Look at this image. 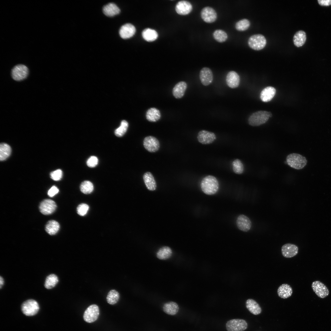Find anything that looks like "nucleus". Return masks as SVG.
I'll list each match as a JSON object with an SVG mask.
<instances>
[{"instance_id": "1", "label": "nucleus", "mask_w": 331, "mask_h": 331, "mask_svg": "<svg viewBox=\"0 0 331 331\" xmlns=\"http://www.w3.org/2000/svg\"><path fill=\"white\" fill-rule=\"evenodd\" d=\"M200 185L203 192L208 195H213L216 193L219 187L217 179L215 177L211 175L203 178Z\"/></svg>"}, {"instance_id": "2", "label": "nucleus", "mask_w": 331, "mask_h": 331, "mask_svg": "<svg viewBox=\"0 0 331 331\" xmlns=\"http://www.w3.org/2000/svg\"><path fill=\"white\" fill-rule=\"evenodd\" d=\"M286 162L291 167L300 169L306 165L307 160L305 157L298 154L293 153L287 156Z\"/></svg>"}, {"instance_id": "3", "label": "nucleus", "mask_w": 331, "mask_h": 331, "mask_svg": "<svg viewBox=\"0 0 331 331\" xmlns=\"http://www.w3.org/2000/svg\"><path fill=\"white\" fill-rule=\"evenodd\" d=\"M272 116V114L270 112L259 111L250 116L248 119V123L252 126H259L265 123Z\"/></svg>"}, {"instance_id": "4", "label": "nucleus", "mask_w": 331, "mask_h": 331, "mask_svg": "<svg viewBox=\"0 0 331 331\" xmlns=\"http://www.w3.org/2000/svg\"><path fill=\"white\" fill-rule=\"evenodd\" d=\"M266 40L265 37L261 34L252 35L248 40V44L252 49L255 50H260L264 48L266 44Z\"/></svg>"}, {"instance_id": "5", "label": "nucleus", "mask_w": 331, "mask_h": 331, "mask_svg": "<svg viewBox=\"0 0 331 331\" xmlns=\"http://www.w3.org/2000/svg\"><path fill=\"white\" fill-rule=\"evenodd\" d=\"M21 309L23 313L28 316L36 314L39 310V306L36 301L30 299L27 300L22 304Z\"/></svg>"}, {"instance_id": "6", "label": "nucleus", "mask_w": 331, "mask_h": 331, "mask_svg": "<svg viewBox=\"0 0 331 331\" xmlns=\"http://www.w3.org/2000/svg\"><path fill=\"white\" fill-rule=\"evenodd\" d=\"M99 314L98 306L96 304H92L88 306L84 312L83 318L88 323H92L98 318Z\"/></svg>"}, {"instance_id": "7", "label": "nucleus", "mask_w": 331, "mask_h": 331, "mask_svg": "<svg viewBox=\"0 0 331 331\" xmlns=\"http://www.w3.org/2000/svg\"><path fill=\"white\" fill-rule=\"evenodd\" d=\"M247 324L244 320L236 319L230 320L226 324L227 331H243L247 328Z\"/></svg>"}, {"instance_id": "8", "label": "nucleus", "mask_w": 331, "mask_h": 331, "mask_svg": "<svg viewBox=\"0 0 331 331\" xmlns=\"http://www.w3.org/2000/svg\"><path fill=\"white\" fill-rule=\"evenodd\" d=\"M29 74V69L25 65L20 64L15 66L11 71V75L13 78L17 81H20L24 80L27 76Z\"/></svg>"}, {"instance_id": "9", "label": "nucleus", "mask_w": 331, "mask_h": 331, "mask_svg": "<svg viewBox=\"0 0 331 331\" xmlns=\"http://www.w3.org/2000/svg\"><path fill=\"white\" fill-rule=\"evenodd\" d=\"M197 138L200 143L207 145L213 143L216 139V136L213 132L202 130L198 132Z\"/></svg>"}, {"instance_id": "10", "label": "nucleus", "mask_w": 331, "mask_h": 331, "mask_svg": "<svg viewBox=\"0 0 331 331\" xmlns=\"http://www.w3.org/2000/svg\"><path fill=\"white\" fill-rule=\"evenodd\" d=\"M201 16L205 22L210 23L215 22L217 18V14L212 8L207 6L204 8L201 12Z\"/></svg>"}, {"instance_id": "11", "label": "nucleus", "mask_w": 331, "mask_h": 331, "mask_svg": "<svg viewBox=\"0 0 331 331\" xmlns=\"http://www.w3.org/2000/svg\"><path fill=\"white\" fill-rule=\"evenodd\" d=\"M57 207L56 203L53 200L49 199L44 200L40 203L39 209L44 215H48L53 213Z\"/></svg>"}, {"instance_id": "12", "label": "nucleus", "mask_w": 331, "mask_h": 331, "mask_svg": "<svg viewBox=\"0 0 331 331\" xmlns=\"http://www.w3.org/2000/svg\"><path fill=\"white\" fill-rule=\"evenodd\" d=\"M143 145L145 149L150 152L157 151L160 147V143L158 139L151 136L146 137L144 138Z\"/></svg>"}, {"instance_id": "13", "label": "nucleus", "mask_w": 331, "mask_h": 331, "mask_svg": "<svg viewBox=\"0 0 331 331\" xmlns=\"http://www.w3.org/2000/svg\"><path fill=\"white\" fill-rule=\"evenodd\" d=\"M311 287L313 291L320 298H324L329 295V291L327 287L320 281L313 282L312 284Z\"/></svg>"}, {"instance_id": "14", "label": "nucleus", "mask_w": 331, "mask_h": 331, "mask_svg": "<svg viewBox=\"0 0 331 331\" xmlns=\"http://www.w3.org/2000/svg\"><path fill=\"white\" fill-rule=\"evenodd\" d=\"M199 78L202 84L207 86L211 83L213 80V75L211 69L207 67H204L200 70Z\"/></svg>"}, {"instance_id": "15", "label": "nucleus", "mask_w": 331, "mask_h": 331, "mask_svg": "<svg viewBox=\"0 0 331 331\" xmlns=\"http://www.w3.org/2000/svg\"><path fill=\"white\" fill-rule=\"evenodd\" d=\"M236 224L239 229L245 232L248 231L252 226L249 218L244 215H241L237 217Z\"/></svg>"}, {"instance_id": "16", "label": "nucleus", "mask_w": 331, "mask_h": 331, "mask_svg": "<svg viewBox=\"0 0 331 331\" xmlns=\"http://www.w3.org/2000/svg\"><path fill=\"white\" fill-rule=\"evenodd\" d=\"M281 253L283 256L286 258H291L296 256L298 252V248L295 245L287 243L281 247Z\"/></svg>"}, {"instance_id": "17", "label": "nucleus", "mask_w": 331, "mask_h": 331, "mask_svg": "<svg viewBox=\"0 0 331 331\" xmlns=\"http://www.w3.org/2000/svg\"><path fill=\"white\" fill-rule=\"evenodd\" d=\"M192 6L188 1H181L177 4L175 10L177 13L181 15H186L192 11Z\"/></svg>"}, {"instance_id": "18", "label": "nucleus", "mask_w": 331, "mask_h": 331, "mask_svg": "<svg viewBox=\"0 0 331 331\" xmlns=\"http://www.w3.org/2000/svg\"><path fill=\"white\" fill-rule=\"evenodd\" d=\"M240 78L238 74L234 71H230L226 77V82L227 86L231 88L237 87L239 85Z\"/></svg>"}, {"instance_id": "19", "label": "nucleus", "mask_w": 331, "mask_h": 331, "mask_svg": "<svg viewBox=\"0 0 331 331\" xmlns=\"http://www.w3.org/2000/svg\"><path fill=\"white\" fill-rule=\"evenodd\" d=\"M136 29L133 25L130 23H127L121 27L119 33L122 38L126 39L132 37Z\"/></svg>"}, {"instance_id": "20", "label": "nucleus", "mask_w": 331, "mask_h": 331, "mask_svg": "<svg viewBox=\"0 0 331 331\" xmlns=\"http://www.w3.org/2000/svg\"><path fill=\"white\" fill-rule=\"evenodd\" d=\"M187 88V83L184 81L177 83L173 89V94L176 98H180L184 95Z\"/></svg>"}, {"instance_id": "21", "label": "nucleus", "mask_w": 331, "mask_h": 331, "mask_svg": "<svg viewBox=\"0 0 331 331\" xmlns=\"http://www.w3.org/2000/svg\"><path fill=\"white\" fill-rule=\"evenodd\" d=\"M145 184L148 190L153 191L156 190L157 185L152 174L150 172H146L143 176Z\"/></svg>"}, {"instance_id": "22", "label": "nucleus", "mask_w": 331, "mask_h": 331, "mask_svg": "<svg viewBox=\"0 0 331 331\" xmlns=\"http://www.w3.org/2000/svg\"><path fill=\"white\" fill-rule=\"evenodd\" d=\"M292 292V287L286 283L281 285L279 287L277 290L279 296L283 299H287L290 297Z\"/></svg>"}, {"instance_id": "23", "label": "nucleus", "mask_w": 331, "mask_h": 331, "mask_svg": "<svg viewBox=\"0 0 331 331\" xmlns=\"http://www.w3.org/2000/svg\"><path fill=\"white\" fill-rule=\"evenodd\" d=\"M276 89L272 86H268L264 88L261 92L260 98L263 102H267L270 101L275 96Z\"/></svg>"}, {"instance_id": "24", "label": "nucleus", "mask_w": 331, "mask_h": 331, "mask_svg": "<svg viewBox=\"0 0 331 331\" xmlns=\"http://www.w3.org/2000/svg\"><path fill=\"white\" fill-rule=\"evenodd\" d=\"M103 11L107 16L112 17L118 14L120 12V10L115 4L110 3L103 7Z\"/></svg>"}, {"instance_id": "25", "label": "nucleus", "mask_w": 331, "mask_h": 331, "mask_svg": "<svg viewBox=\"0 0 331 331\" xmlns=\"http://www.w3.org/2000/svg\"><path fill=\"white\" fill-rule=\"evenodd\" d=\"M179 310L178 305L173 301L166 303L163 306V311L169 315H174L176 314L178 312Z\"/></svg>"}, {"instance_id": "26", "label": "nucleus", "mask_w": 331, "mask_h": 331, "mask_svg": "<svg viewBox=\"0 0 331 331\" xmlns=\"http://www.w3.org/2000/svg\"><path fill=\"white\" fill-rule=\"evenodd\" d=\"M246 306L248 310L254 315H258L261 312V309L259 304L252 299H248L246 302Z\"/></svg>"}, {"instance_id": "27", "label": "nucleus", "mask_w": 331, "mask_h": 331, "mask_svg": "<svg viewBox=\"0 0 331 331\" xmlns=\"http://www.w3.org/2000/svg\"><path fill=\"white\" fill-rule=\"evenodd\" d=\"M306 40V34L302 30L297 32L293 38L294 44L296 47H298L302 46L304 44Z\"/></svg>"}, {"instance_id": "28", "label": "nucleus", "mask_w": 331, "mask_h": 331, "mask_svg": "<svg viewBox=\"0 0 331 331\" xmlns=\"http://www.w3.org/2000/svg\"><path fill=\"white\" fill-rule=\"evenodd\" d=\"M161 117V113L158 109L155 108L149 109L146 112V117L149 121L154 122L158 120Z\"/></svg>"}, {"instance_id": "29", "label": "nucleus", "mask_w": 331, "mask_h": 331, "mask_svg": "<svg viewBox=\"0 0 331 331\" xmlns=\"http://www.w3.org/2000/svg\"><path fill=\"white\" fill-rule=\"evenodd\" d=\"M172 251L170 247L164 246L161 248L157 253V257L159 259L165 260L170 258L172 254Z\"/></svg>"}, {"instance_id": "30", "label": "nucleus", "mask_w": 331, "mask_h": 331, "mask_svg": "<svg viewBox=\"0 0 331 331\" xmlns=\"http://www.w3.org/2000/svg\"><path fill=\"white\" fill-rule=\"evenodd\" d=\"M59 228V224L57 222L54 220H51L47 223L45 229L46 231L49 234L53 235L58 231Z\"/></svg>"}, {"instance_id": "31", "label": "nucleus", "mask_w": 331, "mask_h": 331, "mask_svg": "<svg viewBox=\"0 0 331 331\" xmlns=\"http://www.w3.org/2000/svg\"><path fill=\"white\" fill-rule=\"evenodd\" d=\"M142 35L145 40L149 42L155 40L158 37V34L157 32L150 28H147L144 29L143 31Z\"/></svg>"}, {"instance_id": "32", "label": "nucleus", "mask_w": 331, "mask_h": 331, "mask_svg": "<svg viewBox=\"0 0 331 331\" xmlns=\"http://www.w3.org/2000/svg\"><path fill=\"white\" fill-rule=\"evenodd\" d=\"M11 149L10 146L6 143H2L0 145V160L1 161L6 159L10 155Z\"/></svg>"}, {"instance_id": "33", "label": "nucleus", "mask_w": 331, "mask_h": 331, "mask_svg": "<svg viewBox=\"0 0 331 331\" xmlns=\"http://www.w3.org/2000/svg\"><path fill=\"white\" fill-rule=\"evenodd\" d=\"M59 281L58 276L55 274H51L46 278L44 287L47 289H50L55 287Z\"/></svg>"}, {"instance_id": "34", "label": "nucleus", "mask_w": 331, "mask_h": 331, "mask_svg": "<svg viewBox=\"0 0 331 331\" xmlns=\"http://www.w3.org/2000/svg\"><path fill=\"white\" fill-rule=\"evenodd\" d=\"M119 298L120 295L118 292L115 290H112L108 293L106 300L109 304L114 305L118 302Z\"/></svg>"}, {"instance_id": "35", "label": "nucleus", "mask_w": 331, "mask_h": 331, "mask_svg": "<svg viewBox=\"0 0 331 331\" xmlns=\"http://www.w3.org/2000/svg\"><path fill=\"white\" fill-rule=\"evenodd\" d=\"M213 35L214 39L217 42L220 43L225 42L228 38L226 32L221 29H217L215 30Z\"/></svg>"}, {"instance_id": "36", "label": "nucleus", "mask_w": 331, "mask_h": 331, "mask_svg": "<svg viewBox=\"0 0 331 331\" xmlns=\"http://www.w3.org/2000/svg\"><path fill=\"white\" fill-rule=\"evenodd\" d=\"M93 185L92 183L88 181H85L82 183L80 186L81 192L85 194H89L93 191Z\"/></svg>"}, {"instance_id": "37", "label": "nucleus", "mask_w": 331, "mask_h": 331, "mask_svg": "<svg viewBox=\"0 0 331 331\" xmlns=\"http://www.w3.org/2000/svg\"><path fill=\"white\" fill-rule=\"evenodd\" d=\"M128 126V124L127 121L124 120H122L120 126L115 131V135L118 137L123 136L126 132Z\"/></svg>"}, {"instance_id": "38", "label": "nucleus", "mask_w": 331, "mask_h": 331, "mask_svg": "<svg viewBox=\"0 0 331 331\" xmlns=\"http://www.w3.org/2000/svg\"><path fill=\"white\" fill-rule=\"evenodd\" d=\"M232 166L233 171L235 173L241 174L243 172L244 166L240 159H236L234 160L232 162Z\"/></svg>"}, {"instance_id": "39", "label": "nucleus", "mask_w": 331, "mask_h": 331, "mask_svg": "<svg viewBox=\"0 0 331 331\" xmlns=\"http://www.w3.org/2000/svg\"><path fill=\"white\" fill-rule=\"evenodd\" d=\"M249 21L247 19H243L237 22L235 25V28L238 31H244L247 29L250 26Z\"/></svg>"}, {"instance_id": "40", "label": "nucleus", "mask_w": 331, "mask_h": 331, "mask_svg": "<svg viewBox=\"0 0 331 331\" xmlns=\"http://www.w3.org/2000/svg\"><path fill=\"white\" fill-rule=\"evenodd\" d=\"M89 208V206L87 204H81L77 207V212L79 215L83 216L87 214Z\"/></svg>"}, {"instance_id": "41", "label": "nucleus", "mask_w": 331, "mask_h": 331, "mask_svg": "<svg viewBox=\"0 0 331 331\" xmlns=\"http://www.w3.org/2000/svg\"><path fill=\"white\" fill-rule=\"evenodd\" d=\"M62 175V171L60 169H58L53 171L50 173L51 178L55 181H58L61 180Z\"/></svg>"}, {"instance_id": "42", "label": "nucleus", "mask_w": 331, "mask_h": 331, "mask_svg": "<svg viewBox=\"0 0 331 331\" xmlns=\"http://www.w3.org/2000/svg\"><path fill=\"white\" fill-rule=\"evenodd\" d=\"M98 161V159L96 157L91 156L87 160L86 163L88 166L93 168L97 165Z\"/></svg>"}, {"instance_id": "43", "label": "nucleus", "mask_w": 331, "mask_h": 331, "mask_svg": "<svg viewBox=\"0 0 331 331\" xmlns=\"http://www.w3.org/2000/svg\"><path fill=\"white\" fill-rule=\"evenodd\" d=\"M59 192L58 188L55 186H52L48 191V194L50 197H52Z\"/></svg>"}, {"instance_id": "44", "label": "nucleus", "mask_w": 331, "mask_h": 331, "mask_svg": "<svg viewBox=\"0 0 331 331\" xmlns=\"http://www.w3.org/2000/svg\"><path fill=\"white\" fill-rule=\"evenodd\" d=\"M318 3L321 5L328 6L331 5V0H318Z\"/></svg>"}, {"instance_id": "45", "label": "nucleus", "mask_w": 331, "mask_h": 331, "mask_svg": "<svg viewBox=\"0 0 331 331\" xmlns=\"http://www.w3.org/2000/svg\"><path fill=\"white\" fill-rule=\"evenodd\" d=\"M4 283V279L1 276L0 277V287L1 288Z\"/></svg>"}]
</instances>
